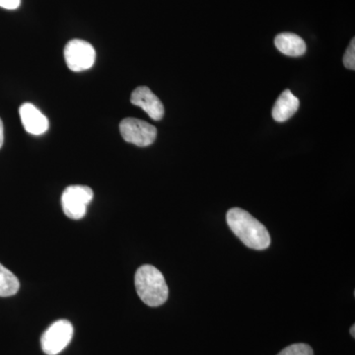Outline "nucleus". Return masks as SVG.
<instances>
[{"label":"nucleus","mask_w":355,"mask_h":355,"mask_svg":"<svg viewBox=\"0 0 355 355\" xmlns=\"http://www.w3.org/2000/svg\"><path fill=\"white\" fill-rule=\"evenodd\" d=\"M130 102L140 107L154 121L162 120L164 116V106L160 99L146 86H140L133 90Z\"/></svg>","instance_id":"obj_7"},{"label":"nucleus","mask_w":355,"mask_h":355,"mask_svg":"<svg viewBox=\"0 0 355 355\" xmlns=\"http://www.w3.org/2000/svg\"><path fill=\"white\" fill-rule=\"evenodd\" d=\"M4 142V128L3 123H2L1 119H0V148L3 146Z\"/></svg>","instance_id":"obj_15"},{"label":"nucleus","mask_w":355,"mask_h":355,"mask_svg":"<svg viewBox=\"0 0 355 355\" xmlns=\"http://www.w3.org/2000/svg\"><path fill=\"white\" fill-rule=\"evenodd\" d=\"M226 220L231 231L247 247L258 251L270 247V235L268 229L246 210L239 207L231 209L227 212Z\"/></svg>","instance_id":"obj_1"},{"label":"nucleus","mask_w":355,"mask_h":355,"mask_svg":"<svg viewBox=\"0 0 355 355\" xmlns=\"http://www.w3.org/2000/svg\"><path fill=\"white\" fill-rule=\"evenodd\" d=\"M277 50L288 57H301L306 53L304 40L293 33H282L275 39Z\"/></svg>","instance_id":"obj_10"},{"label":"nucleus","mask_w":355,"mask_h":355,"mask_svg":"<svg viewBox=\"0 0 355 355\" xmlns=\"http://www.w3.org/2000/svg\"><path fill=\"white\" fill-rule=\"evenodd\" d=\"M120 132L125 141L139 147L151 146L157 137V130L154 125L135 118L121 121Z\"/></svg>","instance_id":"obj_5"},{"label":"nucleus","mask_w":355,"mask_h":355,"mask_svg":"<svg viewBox=\"0 0 355 355\" xmlns=\"http://www.w3.org/2000/svg\"><path fill=\"white\" fill-rule=\"evenodd\" d=\"M73 336V326L67 320H58L41 338V347L46 355L60 354L71 342Z\"/></svg>","instance_id":"obj_3"},{"label":"nucleus","mask_w":355,"mask_h":355,"mask_svg":"<svg viewBox=\"0 0 355 355\" xmlns=\"http://www.w3.org/2000/svg\"><path fill=\"white\" fill-rule=\"evenodd\" d=\"M21 0H0V7L2 8L14 10L20 6Z\"/></svg>","instance_id":"obj_14"},{"label":"nucleus","mask_w":355,"mask_h":355,"mask_svg":"<svg viewBox=\"0 0 355 355\" xmlns=\"http://www.w3.org/2000/svg\"><path fill=\"white\" fill-rule=\"evenodd\" d=\"M135 284L139 298L149 307H158L167 301L169 288L162 272L155 266H140L135 273Z\"/></svg>","instance_id":"obj_2"},{"label":"nucleus","mask_w":355,"mask_h":355,"mask_svg":"<svg viewBox=\"0 0 355 355\" xmlns=\"http://www.w3.org/2000/svg\"><path fill=\"white\" fill-rule=\"evenodd\" d=\"M64 58L72 71H84L91 69L96 60V51L92 44L83 40L74 39L64 48Z\"/></svg>","instance_id":"obj_6"},{"label":"nucleus","mask_w":355,"mask_h":355,"mask_svg":"<svg viewBox=\"0 0 355 355\" xmlns=\"http://www.w3.org/2000/svg\"><path fill=\"white\" fill-rule=\"evenodd\" d=\"M93 191L86 186H70L65 189L62 197L65 216L73 220L83 218L89 203L93 200Z\"/></svg>","instance_id":"obj_4"},{"label":"nucleus","mask_w":355,"mask_h":355,"mask_svg":"<svg viewBox=\"0 0 355 355\" xmlns=\"http://www.w3.org/2000/svg\"><path fill=\"white\" fill-rule=\"evenodd\" d=\"M343 65L347 69L354 70L355 69V40L354 38L350 42L349 48L345 51V55L343 58Z\"/></svg>","instance_id":"obj_13"},{"label":"nucleus","mask_w":355,"mask_h":355,"mask_svg":"<svg viewBox=\"0 0 355 355\" xmlns=\"http://www.w3.org/2000/svg\"><path fill=\"white\" fill-rule=\"evenodd\" d=\"M350 335L352 336V338H355V324H352V328H350Z\"/></svg>","instance_id":"obj_16"},{"label":"nucleus","mask_w":355,"mask_h":355,"mask_svg":"<svg viewBox=\"0 0 355 355\" xmlns=\"http://www.w3.org/2000/svg\"><path fill=\"white\" fill-rule=\"evenodd\" d=\"M299 104L300 103H299L298 98L292 94L291 90L286 89L279 95L273 106L272 118L279 123H284V121L289 120L298 111Z\"/></svg>","instance_id":"obj_9"},{"label":"nucleus","mask_w":355,"mask_h":355,"mask_svg":"<svg viewBox=\"0 0 355 355\" xmlns=\"http://www.w3.org/2000/svg\"><path fill=\"white\" fill-rule=\"evenodd\" d=\"M19 114L26 132L40 135L49 130L48 119L34 105L25 103L20 107Z\"/></svg>","instance_id":"obj_8"},{"label":"nucleus","mask_w":355,"mask_h":355,"mask_svg":"<svg viewBox=\"0 0 355 355\" xmlns=\"http://www.w3.org/2000/svg\"><path fill=\"white\" fill-rule=\"evenodd\" d=\"M20 288V282L15 275L0 263V297L15 295Z\"/></svg>","instance_id":"obj_11"},{"label":"nucleus","mask_w":355,"mask_h":355,"mask_svg":"<svg viewBox=\"0 0 355 355\" xmlns=\"http://www.w3.org/2000/svg\"><path fill=\"white\" fill-rule=\"evenodd\" d=\"M277 355H314V352L306 343H294L282 349Z\"/></svg>","instance_id":"obj_12"}]
</instances>
